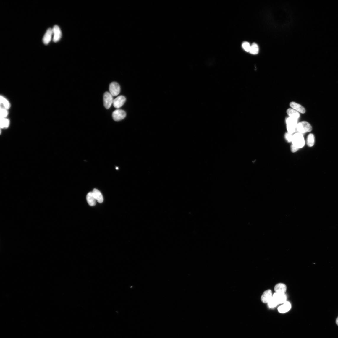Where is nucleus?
Returning a JSON list of instances; mask_svg holds the SVG:
<instances>
[{"mask_svg": "<svg viewBox=\"0 0 338 338\" xmlns=\"http://www.w3.org/2000/svg\"><path fill=\"white\" fill-rule=\"evenodd\" d=\"M292 144L298 149L303 147L305 144L303 134L297 133L293 135Z\"/></svg>", "mask_w": 338, "mask_h": 338, "instance_id": "nucleus-1", "label": "nucleus"}, {"mask_svg": "<svg viewBox=\"0 0 338 338\" xmlns=\"http://www.w3.org/2000/svg\"><path fill=\"white\" fill-rule=\"evenodd\" d=\"M296 129L299 133L303 134L312 131V127L308 122L303 121L297 123Z\"/></svg>", "mask_w": 338, "mask_h": 338, "instance_id": "nucleus-2", "label": "nucleus"}, {"mask_svg": "<svg viewBox=\"0 0 338 338\" xmlns=\"http://www.w3.org/2000/svg\"><path fill=\"white\" fill-rule=\"evenodd\" d=\"M298 120L289 117L286 120V124L288 132L292 134L296 129Z\"/></svg>", "mask_w": 338, "mask_h": 338, "instance_id": "nucleus-3", "label": "nucleus"}, {"mask_svg": "<svg viewBox=\"0 0 338 338\" xmlns=\"http://www.w3.org/2000/svg\"><path fill=\"white\" fill-rule=\"evenodd\" d=\"M103 103L105 108L109 109L113 103V96L109 92H105L103 95Z\"/></svg>", "mask_w": 338, "mask_h": 338, "instance_id": "nucleus-4", "label": "nucleus"}, {"mask_svg": "<svg viewBox=\"0 0 338 338\" xmlns=\"http://www.w3.org/2000/svg\"><path fill=\"white\" fill-rule=\"evenodd\" d=\"M126 112L122 110L117 109L112 113L113 119L115 121H119L124 119L126 117Z\"/></svg>", "mask_w": 338, "mask_h": 338, "instance_id": "nucleus-5", "label": "nucleus"}, {"mask_svg": "<svg viewBox=\"0 0 338 338\" xmlns=\"http://www.w3.org/2000/svg\"><path fill=\"white\" fill-rule=\"evenodd\" d=\"M120 87L119 85L116 82L111 83L109 86L110 93L114 96L119 95L120 92Z\"/></svg>", "mask_w": 338, "mask_h": 338, "instance_id": "nucleus-6", "label": "nucleus"}, {"mask_svg": "<svg viewBox=\"0 0 338 338\" xmlns=\"http://www.w3.org/2000/svg\"><path fill=\"white\" fill-rule=\"evenodd\" d=\"M53 34V41L55 42L58 41L61 39L62 33L61 30L57 25L54 26L52 28Z\"/></svg>", "mask_w": 338, "mask_h": 338, "instance_id": "nucleus-7", "label": "nucleus"}, {"mask_svg": "<svg viewBox=\"0 0 338 338\" xmlns=\"http://www.w3.org/2000/svg\"><path fill=\"white\" fill-rule=\"evenodd\" d=\"M126 101L125 96L122 95L118 96L114 100L113 104L114 108L119 109L124 104Z\"/></svg>", "mask_w": 338, "mask_h": 338, "instance_id": "nucleus-8", "label": "nucleus"}, {"mask_svg": "<svg viewBox=\"0 0 338 338\" xmlns=\"http://www.w3.org/2000/svg\"><path fill=\"white\" fill-rule=\"evenodd\" d=\"M278 304L285 303L286 302L287 296L285 294L275 293L272 296Z\"/></svg>", "mask_w": 338, "mask_h": 338, "instance_id": "nucleus-9", "label": "nucleus"}, {"mask_svg": "<svg viewBox=\"0 0 338 338\" xmlns=\"http://www.w3.org/2000/svg\"><path fill=\"white\" fill-rule=\"evenodd\" d=\"M53 34L52 29L48 28L43 37L42 41L44 44L47 45L49 43L52 39Z\"/></svg>", "mask_w": 338, "mask_h": 338, "instance_id": "nucleus-10", "label": "nucleus"}, {"mask_svg": "<svg viewBox=\"0 0 338 338\" xmlns=\"http://www.w3.org/2000/svg\"><path fill=\"white\" fill-rule=\"evenodd\" d=\"M272 297V291L271 290H268L263 293L261 299L263 303H268L270 302Z\"/></svg>", "mask_w": 338, "mask_h": 338, "instance_id": "nucleus-11", "label": "nucleus"}, {"mask_svg": "<svg viewBox=\"0 0 338 338\" xmlns=\"http://www.w3.org/2000/svg\"><path fill=\"white\" fill-rule=\"evenodd\" d=\"M291 308V304L288 302H286L278 308L279 312L281 313H285L288 312Z\"/></svg>", "mask_w": 338, "mask_h": 338, "instance_id": "nucleus-12", "label": "nucleus"}, {"mask_svg": "<svg viewBox=\"0 0 338 338\" xmlns=\"http://www.w3.org/2000/svg\"><path fill=\"white\" fill-rule=\"evenodd\" d=\"M290 105L293 109L298 112L301 113L302 114H304L305 112V110L303 106L294 102H291Z\"/></svg>", "mask_w": 338, "mask_h": 338, "instance_id": "nucleus-13", "label": "nucleus"}, {"mask_svg": "<svg viewBox=\"0 0 338 338\" xmlns=\"http://www.w3.org/2000/svg\"><path fill=\"white\" fill-rule=\"evenodd\" d=\"M287 290V287L285 284L283 283H278L276 285L274 288V290L276 293L285 294Z\"/></svg>", "mask_w": 338, "mask_h": 338, "instance_id": "nucleus-14", "label": "nucleus"}, {"mask_svg": "<svg viewBox=\"0 0 338 338\" xmlns=\"http://www.w3.org/2000/svg\"><path fill=\"white\" fill-rule=\"evenodd\" d=\"M92 193L95 199L99 203H102L103 201V197L101 193L98 189H94Z\"/></svg>", "mask_w": 338, "mask_h": 338, "instance_id": "nucleus-15", "label": "nucleus"}, {"mask_svg": "<svg viewBox=\"0 0 338 338\" xmlns=\"http://www.w3.org/2000/svg\"><path fill=\"white\" fill-rule=\"evenodd\" d=\"M87 200L88 204L93 206L96 205V200L92 192H90L87 195Z\"/></svg>", "mask_w": 338, "mask_h": 338, "instance_id": "nucleus-16", "label": "nucleus"}, {"mask_svg": "<svg viewBox=\"0 0 338 338\" xmlns=\"http://www.w3.org/2000/svg\"><path fill=\"white\" fill-rule=\"evenodd\" d=\"M287 114L290 117L298 120L300 117L299 113L297 111L292 109H288L287 111Z\"/></svg>", "mask_w": 338, "mask_h": 338, "instance_id": "nucleus-17", "label": "nucleus"}, {"mask_svg": "<svg viewBox=\"0 0 338 338\" xmlns=\"http://www.w3.org/2000/svg\"><path fill=\"white\" fill-rule=\"evenodd\" d=\"M259 52V48L258 45L255 43H253L251 46L249 52L251 54L256 55L258 54Z\"/></svg>", "mask_w": 338, "mask_h": 338, "instance_id": "nucleus-18", "label": "nucleus"}, {"mask_svg": "<svg viewBox=\"0 0 338 338\" xmlns=\"http://www.w3.org/2000/svg\"><path fill=\"white\" fill-rule=\"evenodd\" d=\"M315 143V137L313 134H310L308 135L307 139L308 145L309 147H312Z\"/></svg>", "mask_w": 338, "mask_h": 338, "instance_id": "nucleus-19", "label": "nucleus"}, {"mask_svg": "<svg viewBox=\"0 0 338 338\" xmlns=\"http://www.w3.org/2000/svg\"><path fill=\"white\" fill-rule=\"evenodd\" d=\"M9 125V120L5 118H1V127L2 128H7Z\"/></svg>", "mask_w": 338, "mask_h": 338, "instance_id": "nucleus-20", "label": "nucleus"}, {"mask_svg": "<svg viewBox=\"0 0 338 338\" xmlns=\"http://www.w3.org/2000/svg\"><path fill=\"white\" fill-rule=\"evenodd\" d=\"M1 103L4 107V108L8 109L10 108V104L9 101L3 96H1Z\"/></svg>", "mask_w": 338, "mask_h": 338, "instance_id": "nucleus-21", "label": "nucleus"}, {"mask_svg": "<svg viewBox=\"0 0 338 338\" xmlns=\"http://www.w3.org/2000/svg\"><path fill=\"white\" fill-rule=\"evenodd\" d=\"M243 49L247 52H249L251 46L249 43L248 42L245 41L242 43V45Z\"/></svg>", "mask_w": 338, "mask_h": 338, "instance_id": "nucleus-22", "label": "nucleus"}, {"mask_svg": "<svg viewBox=\"0 0 338 338\" xmlns=\"http://www.w3.org/2000/svg\"><path fill=\"white\" fill-rule=\"evenodd\" d=\"M278 305V303L273 297H272L270 302L268 303V307L270 308H274L276 307Z\"/></svg>", "mask_w": 338, "mask_h": 338, "instance_id": "nucleus-23", "label": "nucleus"}, {"mask_svg": "<svg viewBox=\"0 0 338 338\" xmlns=\"http://www.w3.org/2000/svg\"><path fill=\"white\" fill-rule=\"evenodd\" d=\"M8 115V112L7 109L4 108H1V118H5Z\"/></svg>", "mask_w": 338, "mask_h": 338, "instance_id": "nucleus-24", "label": "nucleus"}, {"mask_svg": "<svg viewBox=\"0 0 338 338\" xmlns=\"http://www.w3.org/2000/svg\"><path fill=\"white\" fill-rule=\"evenodd\" d=\"M285 137L286 140L289 142H292L293 135L292 134L287 132L286 134Z\"/></svg>", "mask_w": 338, "mask_h": 338, "instance_id": "nucleus-25", "label": "nucleus"}, {"mask_svg": "<svg viewBox=\"0 0 338 338\" xmlns=\"http://www.w3.org/2000/svg\"><path fill=\"white\" fill-rule=\"evenodd\" d=\"M298 149H299L298 148L293 145L292 144L291 150L292 152L295 153L296 152Z\"/></svg>", "mask_w": 338, "mask_h": 338, "instance_id": "nucleus-26", "label": "nucleus"}, {"mask_svg": "<svg viewBox=\"0 0 338 338\" xmlns=\"http://www.w3.org/2000/svg\"><path fill=\"white\" fill-rule=\"evenodd\" d=\"M336 323L337 325L338 326V316L336 320Z\"/></svg>", "mask_w": 338, "mask_h": 338, "instance_id": "nucleus-27", "label": "nucleus"}, {"mask_svg": "<svg viewBox=\"0 0 338 338\" xmlns=\"http://www.w3.org/2000/svg\"><path fill=\"white\" fill-rule=\"evenodd\" d=\"M116 169L117 170V169H119V168H117H117H116Z\"/></svg>", "mask_w": 338, "mask_h": 338, "instance_id": "nucleus-28", "label": "nucleus"}]
</instances>
